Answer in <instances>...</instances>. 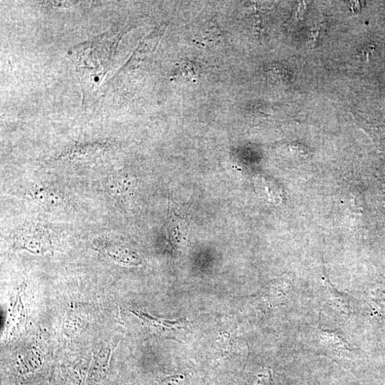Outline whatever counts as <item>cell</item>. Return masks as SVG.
I'll list each match as a JSON object with an SVG mask.
<instances>
[{"mask_svg":"<svg viewBox=\"0 0 385 385\" xmlns=\"http://www.w3.org/2000/svg\"><path fill=\"white\" fill-rule=\"evenodd\" d=\"M164 27L157 28L149 36L145 38V40L140 44L134 55H142L143 53H150L155 51L161 38L164 32Z\"/></svg>","mask_w":385,"mask_h":385,"instance_id":"cell-5","label":"cell"},{"mask_svg":"<svg viewBox=\"0 0 385 385\" xmlns=\"http://www.w3.org/2000/svg\"><path fill=\"white\" fill-rule=\"evenodd\" d=\"M200 76L199 71L194 64L188 62H183L179 64L174 69L172 76L174 80L176 81H190L197 83Z\"/></svg>","mask_w":385,"mask_h":385,"instance_id":"cell-4","label":"cell"},{"mask_svg":"<svg viewBox=\"0 0 385 385\" xmlns=\"http://www.w3.org/2000/svg\"><path fill=\"white\" fill-rule=\"evenodd\" d=\"M104 43L96 38L74 47L69 52L80 74L85 97L97 90L107 71L111 50Z\"/></svg>","mask_w":385,"mask_h":385,"instance_id":"cell-1","label":"cell"},{"mask_svg":"<svg viewBox=\"0 0 385 385\" xmlns=\"http://www.w3.org/2000/svg\"><path fill=\"white\" fill-rule=\"evenodd\" d=\"M111 351L109 349H102L97 356L90 372V379L92 382H99L106 374L109 364Z\"/></svg>","mask_w":385,"mask_h":385,"instance_id":"cell-3","label":"cell"},{"mask_svg":"<svg viewBox=\"0 0 385 385\" xmlns=\"http://www.w3.org/2000/svg\"><path fill=\"white\" fill-rule=\"evenodd\" d=\"M43 228L29 227L18 237V244L32 253H41L50 248V241Z\"/></svg>","mask_w":385,"mask_h":385,"instance_id":"cell-2","label":"cell"},{"mask_svg":"<svg viewBox=\"0 0 385 385\" xmlns=\"http://www.w3.org/2000/svg\"><path fill=\"white\" fill-rule=\"evenodd\" d=\"M183 379L181 375L172 376L162 379L158 385H181Z\"/></svg>","mask_w":385,"mask_h":385,"instance_id":"cell-8","label":"cell"},{"mask_svg":"<svg viewBox=\"0 0 385 385\" xmlns=\"http://www.w3.org/2000/svg\"><path fill=\"white\" fill-rule=\"evenodd\" d=\"M251 385H274L272 372L267 370L258 373L252 380Z\"/></svg>","mask_w":385,"mask_h":385,"instance_id":"cell-7","label":"cell"},{"mask_svg":"<svg viewBox=\"0 0 385 385\" xmlns=\"http://www.w3.org/2000/svg\"><path fill=\"white\" fill-rule=\"evenodd\" d=\"M106 255L111 259L117 260L122 264L136 265V258L134 254L130 253L127 250L118 248H109L106 251Z\"/></svg>","mask_w":385,"mask_h":385,"instance_id":"cell-6","label":"cell"}]
</instances>
